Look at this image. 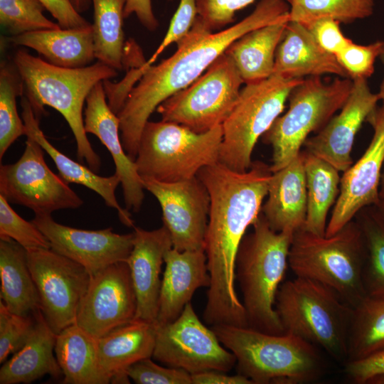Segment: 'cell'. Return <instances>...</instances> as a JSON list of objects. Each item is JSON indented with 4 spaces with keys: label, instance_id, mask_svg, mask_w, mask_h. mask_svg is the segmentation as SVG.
Wrapping results in <instances>:
<instances>
[{
    "label": "cell",
    "instance_id": "6da1fadb",
    "mask_svg": "<svg viewBox=\"0 0 384 384\" xmlns=\"http://www.w3.org/2000/svg\"><path fill=\"white\" fill-rule=\"evenodd\" d=\"M272 174L270 166L257 161L244 172L218 162L196 176L210 197L205 252L210 283L203 313L208 324L247 326L235 287V260L247 228L261 213Z\"/></svg>",
    "mask_w": 384,
    "mask_h": 384
},
{
    "label": "cell",
    "instance_id": "7a4b0ae2",
    "mask_svg": "<svg viewBox=\"0 0 384 384\" xmlns=\"http://www.w3.org/2000/svg\"><path fill=\"white\" fill-rule=\"evenodd\" d=\"M285 0H260L254 11L235 25L213 32L196 17L177 50L156 65L146 66L117 114L124 151L133 160L144 125L158 106L198 79L236 40L256 28L289 16Z\"/></svg>",
    "mask_w": 384,
    "mask_h": 384
},
{
    "label": "cell",
    "instance_id": "3957f363",
    "mask_svg": "<svg viewBox=\"0 0 384 384\" xmlns=\"http://www.w3.org/2000/svg\"><path fill=\"white\" fill-rule=\"evenodd\" d=\"M12 61L22 78L24 95L35 115L40 119L45 106L60 113L75 137L78 161L87 162L90 169L97 172L101 161L87 137L82 109L94 86L117 75V70L100 61L79 68H60L24 49L17 50Z\"/></svg>",
    "mask_w": 384,
    "mask_h": 384
},
{
    "label": "cell",
    "instance_id": "277c9868",
    "mask_svg": "<svg viewBox=\"0 0 384 384\" xmlns=\"http://www.w3.org/2000/svg\"><path fill=\"white\" fill-rule=\"evenodd\" d=\"M212 329L235 355L238 373L253 384L307 383L324 373L319 348L298 336L226 324L212 326Z\"/></svg>",
    "mask_w": 384,
    "mask_h": 384
},
{
    "label": "cell",
    "instance_id": "5b68a950",
    "mask_svg": "<svg viewBox=\"0 0 384 384\" xmlns=\"http://www.w3.org/2000/svg\"><path fill=\"white\" fill-rule=\"evenodd\" d=\"M244 236L236 256L235 277L242 296L247 327L283 334L275 310L277 293L288 266L293 233L272 230L260 213Z\"/></svg>",
    "mask_w": 384,
    "mask_h": 384
},
{
    "label": "cell",
    "instance_id": "8992f818",
    "mask_svg": "<svg viewBox=\"0 0 384 384\" xmlns=\"http://www.w3.org/2000/svg\"><path fill=\"white\" fill-rule=\"evenodd\" d=\"M274 306L284 334L305 340L337 361H347L353 308L334 290L295 276L281 284Z\"/></svg>",
    "mask_w": 384,
    "mask_h": 384
},
{
    "label": "cell",
    "instance_id": "52a82bcc",
    "mask_svg": "<svg viewBox=\"0 0 384 384\" xmlns=\"http://www.w3.org/2000/svg\"><path fill=\"white\" fill-rule=\"evenodd\" d=\"M366 255L359 223L351 221L326 237L297 230L290 245L288 265L296 277L319 282L354 308L366 297L363 272Z\"/></svg>",
    "mask_w": 384,
    "mask_h": 384
},
{
    "label": "cell",
    "instance_id": "ba28073f",
    "mask_svg": "<svg viewBox=\"0 0 384 384\" xmlns=\"http://www.w3.org/2000/svg\"><path fill=\"white\" fill-rule=\"evenodd\" d=\"M222 125L203 133L172 122L148 121L139 139L135 163L141 177L176 182L196 177L219 162Z\"/></svg>",
    "mask_w": 384,
    "mask_h": 384
},
{
    "label": "cell",
    "instance_id": "9c48e42d",
    "mask_svg": "<svg viewBox=\"0 0 384 384\" xmlns=\"http://www.w3.org/2000/svg\"><path fill=\"white\" fill-rule=\"evenodd\" d=\"M352 85L348 78L325 81L320 76L308 77L292 90L287 111L262 136L272 148V172L295 159L309 135L319 132L342 108Z\"/></svg>",
    "mask_w": 384,
    "mask_h": 384
},
{
    "label": "cell",
    "instance_id": "30bf717a",
    "mask_svg": "<svg viewBox=\"0 0 384 384\" xmlns=\"http://www.w3.org/2000/svg\"><path fill=\"white\" fill-rule=\"evenodd\" d=\"M303 80L272 74L264 80L245 84L222 124L219 162L236 171L248 170L257 142L280 116L292 90Z\"/></svg>",
    "mask_w": 384,
    "mask_h": 384
},
{
    "label": "cell",
    "instance_id": "8fae6325",
    "mask_svg": "<svg viewBox=\"0 0 384 384\" xmlns=\"http://www.w3.org/2000/svg\"><path fill=\"white\" fill-rule=\"evenodd\" d=\"M244 83L225 52L193 82L161 102V120L182 124L197 133L222 125L233 110Z\"/></svg>",
    "mask_w": 384,
    "mask_h": 384
},
{
    "label": "cell",
    "instance_id": "7c38bea8",
    "mask_svg": "<svg viewBox=\"0 0 384 384\" xmlns=\"http://www.w3.org/2000/svg\"><path fill=\"white\" fill-rule=\"evenodd\" d=\"M26 137L20 159L14 164H1L0 194L9 203L31 209L35 215L80 207V197L47 166L41 146Z\"/></svg>",
    "mask_w": 384,
    "mask_h": 384
},
{
    "label": "cell",
    "instance_id": "4fadbf2b",
    "mask_svg": "<svg viewBox=\"0 0 384 384\" xmlns=\"http://www.w3.org/2000/svg\"><path fill=\"white\" fill-rule=\"evenodd\" d=\"M152 357L191 374L207 370L226 373L236 364L235 355L224 348L212 329L201 322L191 302L174 321L156 324Z\"/></svg>",
    "mask_w": 384,
    "mask_h": 384
},
{
    "label": "cell",
    "instance_id": "5bb4252c",
    "mask_svg": "<svg viewBox=\"0 0 384 384\" xmlns=\"http://www.w3.org/2000/svg\"><path fill=\"white\" fill-rule=\"evenodd\" d=\"M26 252L40 298V310L52 331L58 334L75 323L91 274L80 264L50 248L28 250Z\"/></svg>",
    "mask_w": 384,
    "mask_h": 384
},
{
    "label": "cell",
    "instance_id": "9a60e30c",
    "mask_svg": "<svg viewBox=\"0 0 384 384\" xmlns=\"http://www.w3.org/2000/svg\"><path fill=\"white\" fill-rule=\"evenodd\" d=\"M141 178L144 188L160 204L163 225L170 233L173 248L205 250L210 197L201 181L197 176L176 182Z\"/></svg>",
    "mask_w": 384,
    "mask_h": 384
},
{
    "label": "cell",
    "instance_id": "2e32d148",
    "mask_svg": "<svg viewBox=\"0 0 384 384\" xmlns=\"http://www.w3.org/2000/svg\"><path fill=\"white\" fill-rule=\"evenodd\" d=\"M137 301L126 261L91 275L75 323L98 338L135 319Z\"/></svg>",
    "mask_w": 384,
    "mask_h": 384
},
{
    "label": "cell",
    "instance_id": "e0dca14e",
    "mask_svg": "<svg viewBox=\"0 0 384 384\" xmlns=\"http://www.w3.org/2000/svg\"><path fill=\"white\" fill-rule=\"evenodd\" d=\"M373 129L372 139L361 157L346 170L325 236L341 230L363 208L380 200V182L384 164V102L366 119Z\"/></svg>",
    "mask_w": 384,
    "mask_h": 384
},
{
    "label": "cell",
    "instance_id": "ac0fdd59",
    "mask_svg": "<svg viewBox=\"0 0 384 384\" xmlns=\"http://www.w3.org/2000/svg\"><path fill=\"white\" fill-rule=\"evenodd\" d=\"M33 223L55 252L80 264L92 275L115 262L127 261L133 247L134 232L114 233L112 228L90 230L64 225L51 215H35Z\"/></svg>",
    "mask_w": 384,
    "mask_h": 384
},
{
    "label": "cell",
    "instance_id": "d6986e66",
    "mask_svg": "<svg viewBox=\"0 0 384 384\" xmlns=\"http://www.w3.org/2000/svg\"><path fill=\"white\" fill-rule=\"evenodd\" d=\"M379 100L366 79L353 80L351 92L340 112L316 134L307 138L304 150L344 172L353 164L351 151L356 135Z\"/></svg>",
    "mask_w": 384,
    "mask_h": 384
},
{
    "label": "cell",
    "instance_id": "ffe728a7",
    "mask_svg": "<svg viewBox=\"0 0 384 384\" xmlns=\"http://www.w3.org/2000/svg\"><path fill=\"white\" fill-rule=\"evenodd\" d=\"M103 82V81H102ZM97 83L86 99L84 125L110 153L122 188L126 209L138 212L144 198V186L135 161L124 151L120 139L119 119L106 101L103 82Z\"/></svg>",
    "mask_w": 384,
    "mask_h": 384
},
{
    "label": "cell",
    "instance_id": "44dd1931",
    "mask_svg": "<svg viewBox=\"0 0 384 384\" xmlns=\"http://www.w3.org/2000/svg\"><path fill=\"white\" fill-rule=\"evenodd\" d=\"M132 250L127 262L135 290L137 309L136 319L156 324L164 256L173 247L168 229L163 225L154 230L134 227Z\"/></svg>",
    "mask_w": 384,
    "mask_h": 384
},
{
    "label": "cell",
    "instance_id": "7402d4cb",
    "mask_svg": "<svg viewBox=\"0 0 384 384\" xmlns=\"http://www.w3.org/2000/svg\"><path fill=\"white\" fill-rule=\"evenodd\" d=\"M164 263L156 324L176 320L196 289L210 283L204 250L178 251L172 247L165 254Z\"/></svg>",
    "mask_w": 384,
    "mask_h": 384
},
{
    "label": "cell",
    "instance_id": "603a6c76",
    "mask_svg": "<svg viewBox=\"0 0 384 384\" xmlns=\"http://www.w3.org/2000/svg\"><path fill=\"white\" fill-rule=\"evenodd\" d=\"M273 74L292 79L326 74L348 78L336 56L324 50L306 26L294 21H289L277 49Z\"/></svg>",
    "mask_w": 384,
    "mask_h": 384
},
{
    "label": "cell",
    "instance_id": "cb8c5ba5",
    "mask_svg": "<svg viewBox=\"0 0 384 384\" xmlns=\"http://www.w3.org/2000/svg\"><path fill=\"white\" fill-rule=\"evenodd\" d=\"M267 199L261 213L276 232L294 233L306 215V183L302 151L281 169L272 172Z\"/></svg>",
    "mask_w": 384,
    "mask_h": 384
},
{
    "label": "cell",
    "instance_id": "d4e9b609",
    "mask_svg": "<svg viewBox=\"0 0 384 384\" xmlns=\"http://www.w3.org/2000/svg\"><path fill=\"white\" fill-rule=\"evenodd\" d=\"M156 324L134 319L97 338L100 368L111 383H129L127 369L133 363L152 357Z\"/></svg>",
    "mask_w": 384,
    "mask_h": 384
},
{
    "label": "cell",
    "instance_id": "484cf974",
    "mask_svg": "<svg viewBox=\"0 0 384 384\" xmlns=\"http://www.w3.org/2000/svg\"><path fill=\"white\" fill-rule=\"evenodd\" d=\"M22 119L26 134L35 139L54 161L59 176L67 183L82 185L100 196L105 204L117 211L120 221L127 227H134L131 214L119 204L115 191L120 183L117 174L101 176L82 164L73 160L57 149L46 137L39 127V119L35 115L32 107L25 95L21 97Z\"/></svg>",
    "mask_w": 384,
    "mask_h": 384
},
{
    "label": "cell",
    "instance_id": "4316f807",
    "mask_svg": "<svg viewBox=\"0 0 384 384\" xmlns=\"http://www.w3.org/2000/svg\"><path fill=\"white\" fill-rule=\"evenodd\" d=\"M34 314V329L26 343L1 367V384L30 383L46 375L54 378L63 376L54 356L57 334L48 325L40 309Z\"/></svg>",
    "mask_w": 384,
    "mask_h": 384
},
{
    "label": "cell",
    "instance_id": "83f0119b",
    "mask_svg": "<svg viewBox=\"0 0 384 384\" xmlns=\"http://www.w3.org/2000/svg\"><path fill=\"white\" fill-rule=\"evenodd\" d=\"M8 41L15 46L33 49L44 60L60 68H83L95 59L92 26L36 31L12 36Z\"/></svg>",
    "mask_w": 384,
    "mask_h": 384
},
{
    "label": "cell",
    "instance_id": "f1b7e54d",
    "mask_svg": "<svg viewBox=\"0 0 384 384\" xmlns=\"http://www.w3.org/2000/svg\"><path fill=\"white\" fill-rule=\"evenodd\" d=\"M289 21L288 16L252 30L228 48L225 53L245 84L264 80L273 74L277 49Z\"/></svg>",
    "mask_w": 384,
    "mask_h": 384
},
{
    "label": "cell",
    "instance_id": "f546056e",
    "mask_svg": "<svg viewBox=\"0 0 384 384\" xmlns=\"http://www.w3.org/2000/svg\"><path fill=\"white\" fill-rule=\"evenodd\" d=\"M55 354L64 384H108L97 358V338L74 323L56 336Z\"/></svg>",
    "mask_w": 384,
    "mask_h": 384
},
{
    "label": "cell",
    "instance_id": "4dcf8cb0",
    "mask_svg": "<svg viewBox=\"0 0 384 384\" xmlns=\"http://www.w3.org/2000/svg\"><path fill=\"white\" fill-rule=\"evenodd\" d=\"M1 301L11 312L28 316L40 309L26 250L12 239L0 240Z\"/></svg>",
    "mask_w": 384,
    "mask_h": 384
},
{
    "label": "cell",
    "instance_id": "1f68e13d",
    "mask_svg": "<svg viewBox=\"0 0 384 384\" xmlns=\"http://www.w3.org/2000/svg\"><path fill=\"white\" fill-rule=\"evenodd\" d=\"M306 183V215L302 228L319 236H325L327 216L340 191V171L324 159L302 151Z\"/></svg>",
    "mask_w": 384,
    "mask_h": 384
},
{
    "label": "cell",
    "instance_id": "d6a6232c",
    "mask_svg": "<svg viewBox=\"0 0 384 384\" xmlns=\"http://www.w3.org/2000/svg\"><path fill=\"white\" fill-rule=\"evenodd\" d=\"M95 59L116 70L124 66V10L127 0H91Z\"/></svg>",
    "mask_w": 384,
    "mask_h": 384
},
{
    "label": "cell",
    "instance_id": "836d02e7",
    "mask_svg": "<svg viewBox=\"0 0 384 384\" xmlns=\"http://www.w3.org/2000/svg\"><path fill=\"white\" fill-rule=\"evenodd\" d=\"M382 351L384 299L366 296L353 310L346 362L363 359Z\"/></svg>",
    "mask_w": 384,
    "mask_h": 384
},
{
    "label": "cell",
    "instance_id": "e575fe53",
    "mask_svg": "<svg viewBox=\"0 0 384 384\" xmlns=\"http://www.w3.org/2000/svg\"><path fill=\"white\" fill-rule=\"evenodd\" d=\"M22 78L13 61L4 60L0 67V159L11 145L26 130L20 118L16 97L23 96Z\"/></svg>",
    "mask_w": 384,
    "mask_h": 384
},
{
    "label": "cell",
    "instance_id": "d590c367",
    "mask_svg": "<svg viewBox=\"0 0 384 384\" xmlns=\"http://www.w3.org/2000/svg\"><path fill=\"white\" fill-rule=\"evenodd\" d=\"M289 21L304 26L323 18L342 23L366 18L373 13L374 0H289Z\"/></svg>",
    "mask_w": 384,
    "mask_h": 384
},
{
    "label": "cell",
    "instance_id": "8d00e7d4",
    "mask_svg": "<svg viewBox=\"0 0 384 384\" xmlns=\"http://www.w3.org/2000/svg\"><path fill=\"white\" fill-rule=\"evenodd\" d=\"M358 223L366 250L363 272L366 295L384 299V226L374 211L366 214Z\"/></svg>",
    "mask_w": 384,
    "mask_h": 384
},
{
    "label": "cell",
    "instance_id": "74e56055",
    "mask_svg": "<svg viewBox=\"0 0 384 384\" xmlns=\"http://www.w3.org/2000/svg\"><path fill=\"white\" fill-rule=\"evenodd\" d=\"M45 9L38 0H0L1 26L12 36L60 28L44 16Z\"/></svg>",
    "mask_w": 384,
    "mask_h": 384
},
{
    "label": "cell",
    "instance_id": "f35d334b",
    "mask_svg": "<svg viewBox=\"0 0 384 384\" xmlns=\"http://www.w3.org/2000/svg\"><path fill=\"white\" fill-rule=\"evenodd\" d=\"M0 238L12 239L26 250L50 248L48 239L33 223L22 218L0 194Z\"/></svg>",
    "mask_w": 384,
    "mask_h": 384
},
{
    "label": "cell",
    "instance_id": "ab89813d",
    "mask_svg": "<svg viewBox=\"0 0 384 384\" xmlns=\"http://www.w3.org/2000/svg\"><path fill=\"white\" fill-rule=\"evenodd\" d=\"M35 313V312H34ZM22 316L11 312L0 302V363L26 343L35 326V314Z\"/></svg>",
    "mask_w": 384,
    "mask_h": 384
},
{
    "label": "cell",
    "instance_id": "60d3db41",
    "mask_svg": "<svg viewBox=\"0 0 384 384\" xmlns=\"http://www.w3.org/2000/svg\"><path fill=\"white\" fill-rule=\"evenodd\" d=\"M384 41L362 46L351 41L336 58L352 80L366 79L374 72V64L383 50Z\"/></svg>",
    "mask_w": 384,
    "mask_h": 384
},
{
    "label": "cell",
    "instance_id": "b9f144b4",
    "mask_svg": "<svg viewBox=\"0 0 384 384\" xmlns=\"http://www.w3.org/2000/svg\"><path fill=\"white\" fill-rule=\"evenodd\" d=\"M150 358L142 359L127 369L130 379L138 384H192L191 374L172 367H164Z\"/></svg>",
    "mask_w": 384,
    "mask_h": 384
},
{
    "label": "cell",
    "instance_id": "7bdbcfd3",
    "mask_svg": "<svg viewBox=\"0 0 384 384\" xmlns=\"http://www.w3.org/2000/svg\"><path fill=\"white\" fill-rule=\"evenodd\" d=\"M255 0H196L197 17L210 31L220 29L234 21L237 11ZM288 2L289 0H285Z\"/></svg>",
    "mask_w": 384,
    "mask_h": 384
},
{
    "label": "cell",
    "instance_id": "ee69618b",
    "mask_svg": "<svg viewBox=\"0 0 384 384\" xmlns=\"http://www.w3.org/2000/svg\"><path fill=\"white\" fill-rule=\"evenodd\" d=\"M198 16L196 0H180L167 32L151 57L146 62L152 65L160 54L173 43L182 39L191 29Z\"/></svg>",
    "mask_w": 384,
    "mask_h": 384
},
{
    "label": "cell",
    "instance_id": "f6af8a7d",
    "mask_svg": "<svg viewBox=\"0 0 384 384\" xmlns=\"http://www.w3.org/2000/svg\"><path fill=\"white\" fill-rule=\"evenodd\" d=\"M339 23L334 19L323 18L306 26L324 50L336 55L352 41L343 34Z\"/></svg>",
    "mask_w": 384,
    "mask_h": 384
},
{
    "label": "cell",
    "instance_id": "bcb514c9",
    "mask_svg": "<svg viewBox=\"0 0 384 384\" xmlns=\"http://www.w3.org/2000/svg\"><path fill=\"white\" fill-rule=\"evenodd\" d=\"M58 21L61 28H82L91 24L75 9L71 0H38Z\"/></svg>",
    "mask_w": 384,
    "mask_h": 384
},
{
    "label": "cell",
    "instance_id": "7dc6e473",
    "mask_svg": "<svg viewBox=\"0 0 384 384\" xmlns=\"http://www.w3.org/2000/svg\"><path fill=\"white\" fill-rule=\"evenodd\" d=\"M348 378L357 384H366L372 377L384 373V351L363 359L345 363Z\"/></svg>",
    "mask_w": 384,
    "mask_h": 384
},
{
    "label": "cell",
    "instance_id": "c3c4849f",
    "mask_svg": "<svg viewBox=\"0 0 384 384\" xmlns=\"http://www.w3.org/2000/svg\"><path fill=\"white\" fill-rule=\"evenodd\" d=\"M132 14H135L141 23L150 31H155L159 26L153 12L151 0H127L124 10V18Z\"/></svg>",
    "mask_w": 384,
    "mask_h": 384
},
{
    "label": "cell",
    "instance_id": "681fc988",
    "mask_svg": "<svg viewBox=\"0 0 384 384\" xmlns=\"http://www.w3.org/2000/svg\"><path fill=\"white\" fill-rule=\"evenodd\" d=\"M192 384H253L247 377L241 375H230L225 372L207 370L191 374Z\"/></svg>",
    "mask_w": 384,
    "mask_h": 384
},
{
    "label": "cell",
    "instance_id": "f907efd6",
    "mask_svg": "<svg viewBox=\"0 0 384 384\" xmlns=\"http://www.w3.org/2000/svg\"><path fill=\"white\" fill-rule=\"evenodd\" d=\"M75 9L79 12H83L87 11L92 2L91 0H71Z\"/></svg>",
    "mask_w": 384,
    "mask_h": 384
},
{
    "label": "cell",
    "instance_id": "816d5d0a",
    "mask_svg": "<svg viewBox=\"0 0 384 384\" xmlns=\"http://www.w3.org/2000/svg\"><path fill=\"white\" fill-rule=\"evenodd\" d=\"M374 213L384 226V198H380L378 203L375 206Z\"/></svg>",
    "mask_w": 384,
    "mask_h": 384
},
{
    "label": "cell",
    "instance_id": "f5cc1de1",
    "mask_svg": "<svg viewBox=\"0 0 384 384\" xmlns=\"http://www.w3.org/2000/svg\"><path fill=\"white\" fill-rule=\"evenodd\" d=\"M379 58L380 59L384 67V44H383V50L379 55ZM377 94L379 97L380 100H382L383 102H384V75L380 85L379 91Z\"/></svg>",
    "mask_w": 384,
    "mask_h": 384
},
{
    "label": "cell",
    "instance_id": "db71d44e",
    "mask_svg": "<svg viewBox=\"0 0 384 384\" xmlns=\"http://www.w3.org/2000/svg\"><path fill=\"white\" fill-rule=\"evenodd\" d=\"M367 383L370 384H384V373L378 374L370 378Z\"/></svg>",
    "mask_w": 384,
    "mask_h": 384
},
{
    "label": "cell",
    "instance_id": "11a10c76",
    "mask_svg": "<svg viewBox=\"0 0 384 384\" xmlns=\"http://www.w3.org/2000/svg\"><path fill=\"white\" fill-rule=\"evenodd\" d=\"M379 194H380V198H384V164H383L382 173H381Z\"/></svg>",
    "mask_w": 384,
    "mask_h": 384
}]
</instances>
